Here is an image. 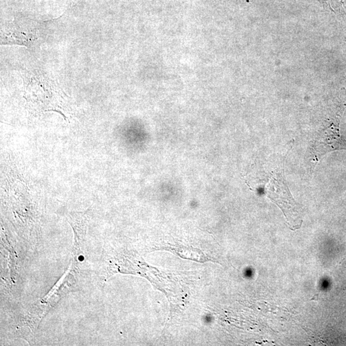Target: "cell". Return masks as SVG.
<instances>
[{"label":"cell","mask_w":346,"mask_h":346,"mask_svg":"<svg viewBox=\"0 0 346 346\" xmlns=\"http://www.w3.org/2000/svg\"><path fill=\"white\" fill-rule=\"evenodd\" d=\"M340 115L338 114L331 123L313 140L309 158L314 166L326 153L346 149V141L340 133Z\"/></svg>","instance_id":"cell-1"},{"label":"cell","mask_w":346,"mask_h":346,"mask_svg":"<svg viewBox=\"0 0 346 346\" xmlns=\"http://www.w3.org/2000/svg\"><path fill=\"white\" fill-rule=\"evenodd\" d=\"M333 13L346 21V7L343 0H322Z\"/></svg>","instance_id":"cell-2"}]
</instances>
